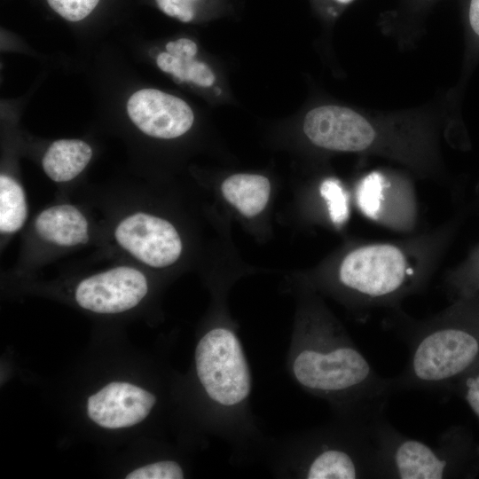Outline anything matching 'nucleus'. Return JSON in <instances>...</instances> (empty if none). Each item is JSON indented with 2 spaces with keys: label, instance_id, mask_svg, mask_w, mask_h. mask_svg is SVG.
Listing matches in <instances>:
<instances>
[{
  "label": "nucleus",
  "instance_id": "obj_14",
  "mask_svg": "<svg viewBox=\"0 0 479 479\" xmlns=\"http://www.w3.org/2000/svg\"><path fill=\"white\" fill-rule=\"evenodd\" d=\"M27 216L25 192L12 177L0 176V231L12 234L20 231Z\"/></svg>",
  "mask_w": 479,
  "mask_h": 479
},
{
  "label": "nucleus",
  "instance_id": "obj_5",
  "mask_svg": "<svg viewBox=\"0 0 479 479\" xmlns=\"http://www.w3.org/2000/svg\"><path fill=\"white\" fill-rule=\"evenodd\" d=\"M370 426L378 449L380 478L443 479L451 475L453 460L448 433L429 444L401 433L384 416Z\"/></svg>",
  "mask_w": 479,
  "mask_h": 479
},
{
  "label": "nucleus",
  "instance_id": "obj_9",
  "mask_svg": "<svg viewBox=\"0 0 479 479\" xmlns=\"http://www.w3.org/2000/svg\"><path fill=\"white\" fill-rule=\"evenodd\" d=\"M159 397L128 381H111L90 395L86 403L89 419L106 429H120L141 423L153 412Z\"/></svg>",
  "mask_w": 479,
  "mask_h": 479
},
{
  "label": "nucleus",
  "instance_id": "obj_20",
  "mask_svg": "<svg viewBox=\"0 0 479 479\" xmlns=\"http://www.w3.org/2000/svg\"><path fill=\"white\" fill-rule=\"evenodd\" d=\"M159 8L167 15L189 22L194 17L195 0H155Z\"/></svg>",
  "mask_w": 479,
  "mask_h": 479
},
{
  "label": "nucleus",
  "instance_id": "obj_17",
  "mask_svg": "<svg viewBox=\"0 0 479 479\" xmlns=\"http://www.w3.org/2000/svg\"><path fill=\"white\" fill-rule=\"evenodd\" d=\"M186 475L182 463L175 459H161L130 471L126 479H183Z\"/></svg>",
  "mask_w": 479,
  "mask_h": 479
},
{
  "label": "nucleus",
  "instance_id": "obj_1",
  "mask_svg": "<svg viewBox=\"0 0 479 479\" xmlns=\"http://www.w3.org/2000/svg\"><path fill=\"white\" fill-rule=\"evenodd\" d=\"M286 368L304 392L322 399L334 417L365 423L384 416L393 378L380 375L345 328L324 310L307 309L290 339Z\"/></svg>",
  "mask_w": 479,
  "mask_h": 479
},
{
  "label": "nucleus",
  "instance_id": "obj_24",
  "mask_svg": "<svg viewBox=\"0 0 479 479\" xmlns=\"http://www.w3.org/2000/svg\"><path fill=\"white\" fill-rule=\"evenodd\" d=\"M336 1H338L340 3H342V4H347V3L351 2L352 0H336Z\"/></svg>",
  "mask_w": 479,
  "mask_h": 479
},
{
  "label": "nucleus",
  "instance_id": "obj_21",
  "mask_svg": "<svg viewBox=\"0 0 479 479\" xmlns=\"http://www.w3.org/2000/svg\"><path fill=\"white\" fill-rule=\"evenodd\" d=\"M187 81L208 87L214 83L215 75L205 63L195 60L188 72Z\"/></svg>",
  "mask_w": 479,
  "mask_h": 479
},
{
  "label": "nucleus",
  "instance_id": "obj_11",
  "mask_svg": "<svg viewBox=\"0 0 479 479\" xmlns=\"http://www.w3.org/2000/svg\"><path fill=\"white\" fill-rule=\"evenodd\" d=\"M35 230L44 241L60 247H75L89 240L88 220L71 204H58L43 210L35 220Z\"/></svg>",
  "mask_w": 479,
  "mask_h": 479
},
{
  "label": "nucleus",
  "instance_id": "obj_19",
  "mask_svg": "<svg viewBox=\"0 0 479 479\" xmlns=\"http://www.w3.org/2000/svg\"><path fill=\"white\" fill-rule=\"evenodd\" d=\"M49 5L69 21H79L87 17L99 0H47Z\"/></svg>",
  "mask_w": 479,
  "mask_h": 479
},
{
  "label": "nucleus",
  "instance_id": "obj_22",
  "mask_svg": "<svg viewBox=\"0 0 479 479\" xmlns=\"http://www.w3.org/2000/svg\"><path fill=\"white\" fill-rule=\"evenodd\" d=\"M464 397L473 412L479 418V372L465 379Z\"/></svg>",
  "mask_w": 479,
  "mask_h": 479
},
{
  "label": "nucleus",
  "instance_id": "obj_7",
  "mask_svg": "<svg viewBox=\"0 0 479 479\" xmlns=\"http://www.w3.org/2000/svg\"><path fill=\"white\" fill-rule=\"evenodd\" d=\"M145 275L131 266H117L82 279L75 300L82 309L99 314H116L137 307L146 296Z\"/></svg>",
  "mask_w": 479,
  "mask_h": 479
},
{
  "label": "nucleus",
  "instance_id": "obj_12",
  "mask_svg": "<svg viewBox=\"0 0 479 479\" xmlns=\"http://www.w3.org/2000/svg\"><path fill=\"white\" fill-rule=\"evenodd\" d=\"M91 147L80 139H59L45 152L42 165L46 176L57 183L75 178L89 164Z\"/></svg>",
  "mask_w": 479,
  "mask_h": 479
},
{
  "label": "nucleus",
  "instance_id": "obj_15",
  "mask_svg": "<svg viewBox=\"0 0 479 479\" xmlns=\"http://www.w3.org/2000/svg\"><path fill=\"white\" fill-rule=\"evenodd\" d=\"M384 180L379 172H371L359 183L357 190V205L364 215L375 219L383 200Z\"/></svg>",
  "mask_w": 479,
  "mask_h": 479
},
{
  "label": "nucleus",
  "instance_id": "obj_6",
  "mask_svg": "<svg viewBox=\"0 0 479 479\" xmlns=\"http://www.w3.org/2000/svg\"><path fill=\"white\" fill-rule=\"evenodd\" d=\"M114 236L120 247L153 268L172 265L182 253V240L173 224L145 212L123 217L115 226Z\"/></svg>",
  "mask_w": 479,
  "mask_h": 479
},
{
  "label": "nucleus",
  "instance_id": "obj_10",
  "mask_svg": "<svg viewBox=\"0 0 479 479\" xmlns=\"http://www.w3.org/2000/svg\"><path fill=\"white\" fill-rule=\"evenodd\" d=\"M127 112L142 132L163 139L184 135L194 120L187 103L156 89H143L132 94L127 103Z\"/></svg>",
  "mask_w": 479,
  "mask_h": 479
},
{
  "label": "nucleus",
  "instance_id": "obj_16",
  "mask_svg": "<svg viewBox=\"0 0 479 479\" xmlns=\"http://www.w3.org/2000/svg\"><path fill=\"white\" fill-rule=\"evenodd\" d=\"M325 199L332 222L336 225L343 224L349 217L348 196L339 181L326 179L319 188Z\"/></svg>",
  "mask_w": 479,
  "mask_h": 479
},
{
  "label": "nucleus",
  "instance_id": "obj_4",
  "mask_svg": "<svg viewBox=\"0 0 479 479\" xmlns=\"http://www.w3.org/2000/svg\"><path fill=\"white\" fill-rule=\"evenodd\" d=\"M413 270L396 246L373 244L356 248L345 256L338 271V283L361 304L397 300L412 290Z\"/></svg>",
  "mask_w": 479,
  "mask_h": 479
},
{
  "label": "nucleus",
  "instance_id": "obj_23",
  "mask_svg": "<svg viewBox=\"0 0 479 479\" xmlns=\"http://www.w3.org/2000/svg\"><path fill=\"white\" fill-rule=\"evenodd\" d=\"M468 20L471 28L479 36V0H470Z\"/></svg>",
  "mask_w": 479,
  "mask_h": 479
},
{
  "label": "nucleus",
  "instance_id": "obj_8",
  "mask_svg": "<svg viewBox=\"0 0 479 479\" xmlns=\"http://www.w3.org/2000/svg\"><path fill=\"white\" fill-rule=\"evenodd\" d=\"M303 131L314 145L341 152L363 151L373 143L376 136L364 116L350 108L333 105L309 111Z\"/></svg>",
  "mask_w": 479,
  "mask_h": 479
},
{
  "label": "nucleus",
  "instance_id": "obj_2",
  "mask_svg": "<svg viewBox=\"0 0 479 479\" xmlns=\"http://www.w3.org/2000/svg\"><path fill=\"white\" fill-rule=\"evenodd\" d=\"M192 373L203 430L227 443L232 464L262 462L270 436L251 409L252 372L233 324L217 318L201 331Z\"/></svg>",
  "mask_w": 479,
  "mask_h": 479
},
{
  "label": "nucleus",
  "instance_id": "obj_13",
  "mask_svg": "<svg viewBox=\"0 0 479 479\" xmlns=\"http://www.w3.org/2000/svg\"><path fill=\"white\" fill-rule=\"evenodd\" d=\"M270 192L269 180L261 175L235 174L222 184L226 200L249 217L258 215L265 208Z\"/></svg>",
  "mask_w": 479,
  "mask_h": 479
},
{
  "label": "nucleus",
  "instance_id": "obj_3",
  "mask_svg": "<svg viewBox=\"0 0 479 479\" xmlns=\"http://www.w3.org/2000/svg\"><path fill=\"white\" fill-rule=\"evenodd\" d=\"M263 462L279 478H380L370 423L339 417L301 432L270 437Z\"/></svg>",
  "mask_w": 479,
  "mask_h": 479
},
{
  "label": "nucleus",
  "instance_id": "obj_18",
  "mask_svg": "<svg viewBox=\"0 0 479 479\" xmlns=\"http://www.w3.org/2000/svg\"><path fill=\"white\" fill-rule=\"evenodd\" d=\"M167 52L176 57L177 60V70L173 75L177 82L187 81L188 72L195 61L197 53L196 43L188 38H180L177 41L169 42L166 45Z\"/></svg>",
  "mask_w": 479,
  "mask_h": 479
}]
</instances>
